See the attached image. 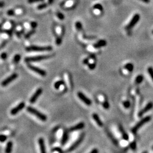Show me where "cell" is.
I'll return each mask as SVG.
<instances>
[{
	"instance_id": "obj_49",
	"label": "cell",
	"mask_w": 153,
	"mask_h": 153,
	"mask_svg": "<svg viewBox=\"0 0 153 153\" xmlns=\"http://www.w3.org/2000/svg\"><path fill=\"white\" fill-rule=\"evenodd\" d=\"M152 149L153 150V147H152Z\"/></svg>"
},
{
	"instance_id": "obj_36",
	"label": "cell",
	"mask_w": 153,
	"mask_h": 153,
	"mask_svg": "<svg viewBox=\"0 0 153 153\" xmlns=\"http://www.w3.org/2000/svg\"><path fill=\"white\" fill-rule=\"evenodd\" d=\"M7 15H10V16H12V15H15V12L13 10H9V11H7Z\"/></svg>"
},
{
	"instance_id": "obj_1",
	"label": "cell",
	"mask_w": 153,
	"mask_h": 153,
	"mask_svg": "<svg viewBox=\"0 0 153 153\" xmlns=\"http://www.w3.org/2000/svg\"><path fill=\"white\" fill-rule=\"evenodd\" d=\"M27 110L28 112L35 115V116H36V117L38 118L40 120H42L43 121H45L47 120V117L46 115L41 113L40 111H39L38 110H36V109H35L34 108H33V107H28L27 108Z\"/></svg>"
},
{
	"instance_id": "obj_33",
	"label": "cell",
	"mask_w": 153,
	"mask_h": 153,
	"mask_svg": "<svg viewBox=\"0 0 153 153\" xmlns=\"http://www.w3.org/2000/svg\"><path fill=\"white\" fill-rule=\"evenodd\" d=\"M57 16L58 18H59L60 20H64L65 18L64 14H62V13H61V12H57Z\"/></svg>"
},
{
	"instance_id": "obj_38",
	"label": "cell",
	"mask_w": 153,
	"mask_h": 153,
	"mask_svg": "<svg viewBox=\"0 0 153 153\" xmlns=\"http://www.w3.org/2000/svg\"><path fill=\"white\" fill-rule=\"evenodd\" d=\"M30 24H31V27H32L33 29H34V28H36V27H37V23L35 22H32Z\"/></svg>"
},
{
	"instance_id": "obj_47",
	"label": "cell",
	"mask_w": 153,
	"mask_h": 153,
	"mask_svg": "<svg viewBox=\"0 0 153 153\" xmlns=\"http://www.w3.org/2000/svg\"><path fill=\"white\" fill-rule=\"evenodd\" d=\"M1 27H2V25H1V24H0V28H1Z\"/></svg>"
},
{
	"instance_id": "obj_5",
	"label": "cell",
	"mask_w": 153,
	"mask_h": 153,
	"mask_svg": "<svg viewBox=\"0 0 153 153\" xmlns=\"http://www.w3.org/2000/svg\"><path fill=\"white\" fill-rule=\"evenodd\" d=\"M50 57V56L48 55H40L33 57H28L25 59V61L27 62H34V61H40L48 59Z\"/></svg>"
},
{
	"instance_id": "obj_37",
	"label": "cell",
	"mask_w": 153,
	"mask_h": 153,
	"mask_svg": "<svg viewBox=\"0 0 153 153\" xmlns=\"http://www.w3.org/2000/svg\"><path fill=\"white\" fill-rule=\"evenodd\" d=\"M96 67V64L95 63H92V64H89V69H90L91 70H93Z\"/></svg>"
},
{
	"instance_id": "obj_34",
	"label": "cell",
	"mask_w": 153,
	"mask_h": 153,
	"mask_svg": "<svg viewBox=\"0 0 153 153\" xmlns=\"http://www.w3.org/2000/svg\"><path fill=\"white\" fill-rule=\"evenodd\" d=\"M130 147L133 150H135L136 149V143L135 142H133L130 144Z\"/></svg>"
},
{
	"instance_id": "obj_44",
	"label": "cell",
	"mask_w": 153,
	"mask_h": 153,
	"mask_svg": "<svg viewBox=\"0 0 153 153\" xmlns=\"http://www.w3.org/2000/svg\"><path fill=\"white\" fill-rule=\"evenodd\" d=\"M140 1H142V2L146 3V4H148V3L150 2V0H140Z\"/></svg>"
},
{
	"instance_id": "obj_39",
	"label": "cell",
	"mask_w": 153,
	"mask_h": 153,
	"mask_svg": "<svg viewBox=\"0 0 153 153\" xmlns=\"http://www.w3.org/2000/svg\"><path fill=\"white\" fill-rule=\"evenodd\" d=\"M44 0H28V3H34V2H42Z\"/></svg>"
},
{
	"instance_id": "obj_26",
	"label": "cell",
	"mask_w": 153,
	"mask_h": 153,
	"mask_svg": "<svg viewBox=\"0 0 153 153\" xmlns=\"http://www.w3.org/2000/svg\"><path fill=\"white\" fill-rule=\"evenodd\" d=\"M75 27L78 31H81L82 29V23L80 22H77L75 23Z\"/></svg>"
},
{
	"instance_id": "obj_22",
	"label": "cell",
	"mask_w": 153,
	"mask_h": 153,
	"mask_svg": "<svg viewBox=\"0 0 153 153\" xmlns=\"http://www.w3.org/2000/svg\"><path fill=\"white\" fill-rule=\"evenodd\" d=\"M64 85V82L62 81V80L57 81L56 82H55V85H54L55 88L56 89H59L60 88V87L61 85Z\"/></svg>"
},
{
	"instance_id": "obj_9",
	"label": "cell",
	"mask_w": 153,
	"mask_h": 153,
	"mask_svg": "<svg viewBox=\"0 0 153 153\" xmlns=\"http://www.w3.org/2000/svg\"><path fill=\"white\" fill-rule=\"evenodd\" d=\"M78 97H79V98L81 99L83 103H85V104H86L87 105H91V104H92V101H91L89 98L87 97L86 95H85L82 92H78Z\"/></svg>"
},
{
	"instance_id": "obj_35",
	"label": "cell",
	"mask_w": 153,
	"mask_h": 153,
	"mask_svg": "<svg viewBox=\"0 0 153 153\" xmlns=\"http://www.w3.org/2000/svg\"><path fill=\"white\" fill-rule=\"evenodd\" d=\"M7 55L6 52H3L1 53V58L2 60H5L7 59Z\"/></svg>"
},
{
	"instance_id": "obj_12",
	"label": "cell",
	"mask_w": 153,
	"mask_h": 153,
	"mask_svg": "<svg viewBox=\"0 0 153 153\" xmlns=\"http://www.w3.org/2000/svg\"><path fill=\"white\" fill-rule=\"evenodd\" d=\"M25 106V103L24 102H21L19 104L14 108L13 109H12L10 111L11 115H15L18 113L20 111H21L22 110H23V108H24Z\"/></svg>"
},
{
	"instance_id": "obj_16",
	"label": "cell",
	"mask_w": 153,
	"mask_h": 153,
	"mask_svg": "<svg viewBox=\"0 0 153 153\" xmlns=\"http://www.w3.org/2000/svg\"><path fill=\"white\" fill-rule=\"evenodd\" d=\"M38 143H39V146H40L41 153H45V152H46V151H45V146L44 141L43 138H39L38 140Z\"/></svg>"
},
{
	"instance_id": "obj_4",
	"label": "cell",
	"mask_w": 153,
	"mask_h": 153,
	"mask_svg": "<svg viewBox=\"0 0 153 153\" xmlns=\"http://www.w3.org/2000/svg\"><path fill=\"white\" fill-rule=\"evenodd\" d=\"M140 19V15L138 14H135L133 15V18H132V19L129 23L127 25V26L125 27V30L127 31H129L130 30H132L135 24L138 23V22L139 21Z\"/></svg>"
},
{
	"instance_id": "obj_28",
	"label": "cell",
	"mask_w": 153,
	"mask_h": 153,
	"mask_svg": "<svg viewBox=\"0 0 153 153\" xmlns=\"http://www.w3.org/2000/svg\"><path fill=\"white\" fill-rule=\"evenodd\" d=\"M94 9H97V10H99L100 11H102L103 9V6H102V5H100L99 4H97L95 5L94 6Z\"/></svg>"
},
{
	"instance_id": "obj_30",
	"label": "cell",
	"mask_w": 153,
	"mask_h": 153,
	"mask_svg": "<svg viewBox=\"0 0 153 153\" xmlns=\"http://www.w3.org/2000/svg\"><path fill=\"white\" fill-rule=\"evenodd\" d=\"M123 105L125 108H129L130 107V103L129 100H125L123 102Z\"/></svg>"
},
{
	"instance_id": "obj_27",
	"label": "cell",
	"mask_w": 153,
	"mask_h": 153,
	"mask_svg": "<svg viewBox=\"0 0 153 153\" xmlns=\"http://www.w3.org/2000/svg\"><path fill=\"white\" fill-rule=\"evenodd\" d=\"M147 72L149 74V75H150L151 79H152L153 81V68L151 67H150L147 68Z\"/></svg>"
},
{
	"instance_id": "obj_31",
	"label": "cell",
	"mask_w": 153,
	"mask_h": 153,
	"mask_svg": "<svg viewBox=\"0 0 153 153\" xmlns=\"http://www.w3.org/2000/svg\"><path fill=\"white\" fill-rule=\"evenodd\" d=\"M62 43V36H58L56 38V43L57 45H60Z\"/></svg>"
},
{
	"instance_id": "obj_8",
	"label": "cell",
	"mask_w": 153,
	"mask_h": 153,
	"mask_svg": "<svg viewBox=\"0 0 153 153\" xmlns=\"http://www.w3.org/2000/svg\"><path fill=\"white\" fill-rule=\"evenodd\" d=\"M18 75L17 74V73L12 74L10 76H9V77H7V78H6L5 80H4V81L2 82V83H1V85H2V87H5L6 86H7V85L10 84L14 80H15L17 78H18Z\"/></svg>"
},
{
	"instance_id": "obj_18",
	"label": "cell",
	"mask_w": 153,
	"mask_h": 153,
	"mask_svg": "<svg viewBox=\"0 0 153 153\" xmlns=\"http://www.w3.org/2000/svg\"><path fill=\"white\" fill-rule=\"evenodd\" d=\"M119 130H120V132L121 133V134H122V137L123 139L125 140V141H128L129 138V135L125 132V130H124V129H123V128L121 125L119 126Z\"/></svg>"
},
{
	"instance_id": "obj_41",
	"label": "cell",
	"mask_w": 153,
	"mask_h": 153,
	"mask_svg": "<svg viewBox=\"0 0 153 153\" xmlns=\"http://www.w3.org/2000/svg\"><path fill=\"white\" fill-rule=\"evenodd\" d=\"M89 59H85L83 60V63L84 64H89Z\"/></svg>"
},
{
	"instance_id": "obj_11",
	"label": "cell",
	"mask_w": 153,
	"mask_h": 153,
	"mask_svg": "<svg viewBox=\"0 0 153 153\" xmlns=\"http://www.w3.org/2000/svg\"><path fill=\"white\" fill-rule=\"evenodd\" d=\"M153 108V103H152V102H149V103H148L147 104H146V106H145L142 110H141V111L139 112V113H138V116H139V117H142L145 113H146L147 112L149 111L150 110H151Z\"/></svg>"
},
{
	"instance_id": "obj_24",
	"label": "cell",
	"mask_w": 153,
	"mask_h": 153,
	"mask_svg": "<svg viewBox=\"0 0 153 153\" xmlns=\"http://www.w3.org/2000/svg\"><path fill=\"white\" fill-rule=\"evenodd\" d=\"M20 59H21V56H20V55H19V54L16 55L14 57V60H13L14 62L17 64V63H18L19 61H20Z\"/></svg>"
},
{
	"instance_id": "obj_14",
	"label": "cell",
	"mask_w": 153,
	"mask_h": 153,
	"mask_svg": "<svg viewBox=\"0 0 153 153\" xmlns=\"http://www.w3.org/2000/svg\"><path fill=\"white\" fill-rule=\"evenodd\" d=\"M92 116L93 119L95 121L96 123L97 124V125H98L99 127H103V123L102 121V120H100L98 115L97 114V113H93Z\"/></svg>"
},
{
	"instance_id": "obj_7",
	"label": "cell",
	"mask_w": 153,
	"mask_h": 153,
	"mask_svg": "<svg viewBox=\"0 0 153 153\" xmlns=\"http://www.w3.org/2000/svg\"><path fill=\"white\" fill-rule=\"evenodd\" d=\"M84 137H85V134L82 133V135H80V137L78 138V139L75 142H74L72 146L69 148V149L67 150V152H70V151L74 150L75 149H76L79 145L82 143V142L83 141V138H84Z\"/></svg>"
},
{
	"instance_id": "obj_25",
	"label": "cell",
	"mask_w": 153,
	"mask_h": 153,
	"mask_svg": "<svg viewBox=\"0 0 153 153\" xmlns=\"http://www.w3.org/2000/svg\"><path fill=\"white\" fill-rule=\"evenodd\" d=\"M47 6H48V4H47V3H44V4H40L39 5L37 6V9L38 10H43V9L46 8V7H47Z\"/></svg>"
},
{
	"instance_id": "obj_10",
	"label": "cell",
	"mask_w": 153,
	"mask_h": 153,
	"mask_svg": "<svg viewBox=\"0 0 153 153\" xmlns=\"http://www.w3.org/2000/svg\"><path fill=\"white\" fill-rule=\"evenodd\" d=\"M42 92H43V90L42 88H39V89L35 91V92L33 94L32 97H31L30 100V102L32 104L34 103L35 102H36V100H37V99H38V98L40 97L41 94H42Z\"/></svg>"
},
{
	"instance_id": "obj_2",
	"label": "cell",
	"mask_w": 153,
	"mask_h": 153,
	"mask_svg": "<svg viewBox=\"0 0 153 153\" xmlns=\"http://www.w3.org/2000/svg\"><path fill=\"white\" fill-rule=\"evenodd\" d=\"M151 119V117L150 116H146V117L143 118V119L141 120H140L139 122H138V123H137L136 125H135V127H134L133 128H132V133H134V134L136 133L137 132V131L139 130V129L141 128L142 127L143 125H145V124H146V123L150 121Z\"/></svg>"
},
{
	"instance_id": "obj_48",
	"label": "cell",
	"mask_w": 153,
	"mask_h": 153,
	"mask_svg": "<svg viewBox=\"0 0 153 153\" xmlns=\"http://www.w3.org/2000/svg\"><path fill=\"white\" fill-rule=\"evenodd\" d=\"M152 34H153V31H152Z\"/></svg>"
},
{
	"instance_id": "obj_6",
	"label": "cell",
	"mask_w": 153,
	"mask_h": 153,
	"mask_svg": "<svg viewBox=\"0 0 153 153\" xmlns=\"http://www.w3.org/2000/svg\"><path fill=\"white\" fill-rule=\"evenodd\" d=\"M27 67L30 69H31V70H32L33 72L36 73L38 74L42 75V77H45L47 74V73L43 69H42L39 67H35V66H33L31 64H27Z\"/></svg>"
},
{
	"instance_id": "obj_20",
	"label": "cell",
	"mask_w": 153,
	"mask_h": 153,
	"mask_svg": "<svg viewBox=\"0 0 153 153\" xmlns=\"http://www.w3.org/2000/svg\"><path fill=\"white\" fill-rule=\"evenodd\" d=\"M124 68L127 69V70L128 71H129V72H132L134 69V66L132 63H128V64L125 65Z\"/></svg>"
},
{
	"instance_id": "obj_13",
	"label": "cell",
	"mask_w": 153,
	"mask_h": 153,
	"mask_svg": "<svg viewBox=\"0 0 153 153\" xmlns=\"http://www.w3.org/2000/svg\"><path fill=\"white\" fill-rule=\"evenodd\" d=\"M85 123L83 122H81L78 124H77V125H75L72 128H70V131L71 132H74V131L78 130H81V129H82L83 128H84L85 127Z\"/></svg>"
},
{
	"instance_id": "obj_23",
	"label": "cell",
	"mask_w": 153,
	"mask_h": 153,
	"mask_svg": "<svg viewBox=\"0 0 153 153\" xmlns=\"http://www.w3.org/2000/svg\"><path fill=\"white\" fill-rule=\"evenodd\" d=\"M35 32H36V31L35 30H32L28 31V32L26 34V35L24 36V37L26 39H28L30 37H31V36H32L33 34H35Z\"/></svg>"
},
{
	"instance_id": "obj_17",
	"label": "cell",
	"mask_w": 153,
	"mask_h": 153,
	"mask_svg": "<svg viewBox=\"0 0 153 153\" xmlns=\"http://www.w3.org/2000/svg\"><path fill=\"white\" fill-rule=\"evenodd\" d=\"M69 138V133L67 130H65L64 131V133H63L62 137V140H61V145L64 146V145L67 143Z\"/></svg>"
},
{
	"instance_id": "obj_29",
	"label": "cell",
	"mask_w": 153,
	"mask_h": 153,
	"mask_svg": "<svg viewBox=\"0 0 153 153\" xmlns=\"http://www.w3.org/2000/svg\"><path fill=\"white\" fill-rule=\"evenodd\" d=\"M102 105L104 107V108L105 109V110H108L110 108V104H109L107 100H105L104 102H103V104H102Z\"/></svg>"
},
{
	"instance_id": "obj_3",
	"label": "cell",
	"mask_w": 153,
	"mask_h": 153,
	"mask_svg": "<svg viewBox=\"0 0 153 153\" xmlns=\"http://www.w3.org/2000/svg\"><path fill=\"white\" fill-rule=\"evenodd\" d=\"M52 47L51 46H44L39 47L32 45L26 48L27 51H36V52H43V51H50L52 50Z\"/></svg>"
},
{
	"instance_id": "obj_19",
	"label": "cell",
	"mask_w": 153,
	"mask_h": 153,
	"mask_svg": "<svg viewBox=\"0 0 153 153\" xmlns=\"http://www.w3.org/2000/svg\"><path fill=\"white\" fill-rule=\"evenodd\" d=\"M12 142L11 141H9L7 142V145H6V147L5 149V152L6 153H9L12 151Z\"/></svg>"
},
{
	"instance_id": "obj_43",
	"label": "cell",
	"mask_w": 153,
	"mask_h": 153,
	"mask_svg": "<svg viewBox=\"0 0 153 153\" xmlns=\"http://www.w3.org/2000/svg\"><path fill=\"white\" fill-rule=\"evenodd\" d=\"M99 152V151L98 150V149H94L92 150V151H91V153H98Z\"/></svg>"
},
{
	"instance_id": "obj_15",
	"label": "cell",
	"mask_w": 153,
	"mask_h": 153,
	"mask_svg": "<svg viewBox=\"0 0 153 153\" xmlns=\"http://www.w3.org/2000/svg\"><path fill=\"white\" fill-rule=\"evenodd\" d=\"M107 45V42L105 40H100L95 43L93 47L95 48H100Z\"/></svg>"
},
{
	"instance_id": "obj_42",
	"label": "cell",
	"mask_w": 153,
	"mask_h": 153,
	"mask_svg": "<svg viewBox=\"0 0 153 153\" xmlns=\"http://www.w3.org/2000/svg\"><path fill=\"white\" fill-rule=\"evenodd\" d=\"M5 6V2L2 1H0V7H2Z\"/></svg>"
},
{
	"instance_id": "obj_40",
	"label": "cell",
	"mask_w": 153,
	"mask_h": 153,
	"mask_svg": "<svg viewBox=\"0 0 153 153\" xmlns=\"http://www.w3.org/2000/svg\"><path fill=\"white\" fill-rule=\"evenodd\" d=\"M58 151V152H59V153H62V150H61L60 148H59V147L54 148V149H52V152H53V151Z\"/></svg>"
},
{
	"instance_id": "obj_32",
	"label": "cell",
	"mask_w": 153,
	"mask_h": 153,
	"mask_svg": "<svg viewBox=\"0 0 153 153\" xmlns=\"http://www.w3.org/2000/svg\"><path fill=\"white\" fill-rule=\"evenodd\" d=\"M7 140V137L5 135H0V142H4Z\"/></svg>"
},
{
	"instance_id": "obj_21",
	"label": "cell",
	"mask_w": 153,
	"mask_h": 153,
	"mask_svg": "<svg viewBox=\"0 0 153 153\" xmlns=\"http://www.w3.org/2000/svg\"><path fill=\"white\" fill-rule=\"evenodd\" d=\"M143 78H143V76L142 75L140 74V75H137L135 80V83H136L137 84H140V83H141L143 82Z\"/></svg>"
},
{
	"instance_id": "obj_45",
	"label": "cell",
	"mask_w": 153,
	"mask_h": 153,
	"mask_svg": "<svg viewBox=\"0 0 153 153\" xmlns=\"http://www.w3.org/2000/svg\"><path fill=\"white\" fill-rule=\"evenodd\" d=\"M21 34H22L21 32H16L17 36H18V37H20V35H21Z\"/></svg>"
},
{
	"instance_id": "obj_46",
	"label": "cell",
	"mask_w": 153,
	"mask_h": 153,
	"mask_svg": "<svg viewBox=\"0 0 153 153\" xmlns=\"http://www.w3.org/2000/svg\"><path fill=\"white\" fill-rule=\"evenodd\" d=\"M53 1H54V0H48V4L49 5L52 4L53 2Z\"/></svg>"
}]
</instances>
